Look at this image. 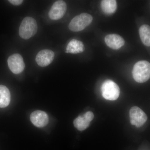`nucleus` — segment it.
Here are the masks:
<instances>
[{"mask_svg": "<svg viewBox=\"0 0 150 150\" xmlns=\"http://www.w3.org/2000/svg\"><path fill=\"white\" fill-rule=\"evenodd\" d=\"M55 54L49 49H43L39 51L36 56V63L41 67H46L52 63L54 60Z\"/></svg>", "mask_w": 150, "mask_h": 150, "instance_id": "obj_8", "label": "nucleus"}, {"mask_svg": "<svg viewBox=\"0 0 150 150\" xmlns=\"http://www.w3.org/2000/svg\"><path fill=\"white\" fill-rule=\"evenodd\" d=\"M38 25L35 19L31 17L25 18L22 21L19 34L21 38L28 39L34 36L37 33Z\"/></svg>", "mask_w": 150, "mask_h": 150, "instance_id": "obj_2", "label": "nucleus"}, {"mask_svg": "<svg viewBox=\"0 0 150 150\" xmlns=\"http://www.w3.org/2000/svg\"><path fill=\"white\" fill-rule=\"evenodd\" d=\"M90 122L84 116L79 115L75 119L74 122V126L79 131H83L87 129L89 126Z\"/></svg>", "mask_w": 150, "mask_h": 150, "instance_id": "obj_15", "label": "nucleus"}, {"mask_svg": "<svg viewBox=\"0 0 150 150\" xmlns=\"http://www.w3.org/2000/svg\"><path fill=\"white\" fill-rule=\"evenodd\" d=\"M8 1L12 4L15 6L20 5L23 2V1L22 0H9Z\"/></svg>", "mask_w": 150, "mask_h": 150, "instance_id": "obj_17", "label": "nucleus"}, {"mask_svg": "<svg viewBox=\"0 0 150 150\" xmlns=\"http://www.w3.org/2000/svg\"><path fill=\"white\" fill-rule=\"evenodd\" d=\"M30 120L34 126L42 128L47 125L49 118L46 112L41 110H36L30 114Z\"/></svg>", "mask_w": 150, "mask_h": 150, "instance_id": "obj_9", "label": "nucleus"}, {"mask_svg": "<svg viewBox=\"0 0 150 150\" xmlns=\"http://www.w3.org/2000/svg\"><path fill=\"white\" fill-rule=\"evenodd\" d=\"M93 17L87 13H82L73 18L69 24V28L73 32L83 30L91 23Z\"/></svg>", "mask_w": 150, "mask_h": 150, "instance_id": "obj_3", "label": "nucleus"}, {"mask_svg": "<svg viewBox=\"0 0 150 150\" xmlns=\"http://www.w3.org/2000/svg\"><path fill=\"white\" fill-rule=\"evenodd\" d=\"M139 33L142 43L145 46H150V26L143 25L140 28Z\"/></svg>", "mask_w": 150, "mask_h": 150, "instance_id": "obj_14", "label": "nucleus"}, {"mask_svg": "<svg viewBox=\"0 0 150 150\" xmlns=\"http://www.w3.org/2000/svg\"><path fill=\"white\" fill-rule=\"evenodd\" d=\"M101 91L103 97L108 100H116L120 95V88L118 85L110 80L105 81L103 83Z\"/></svg>", "mask_w": 150, "mask_h": 150, "instance_id": "obj_4", "label": "nucleus"}, {"mask_svg": "<svg viewBox=\"0 0 150 150\" xmlns=\"http://www.w3.org/2000/svg\"><path fill=\"white\" fill-rule=\"evenodd\" d=\"M133 76L137 82L143 83L150 78V64L146 61L137 62L133 68Z\"/></svg>", "mask_w": 150, "mask_h": 150, "instance_id": "obj_1", "label": "nucleus"}, {"mask_svg": "<svg viewBox=\"0 0 150 150\" xmlns=\"http://www.w3.org/2000/svg\"><path fill=\"white\" fill-rule=\"evenodd\" d=\"M67 10V5L64 1H57L51 7L48 16L51 20H58L64 16Z\"/></svg>", "mask_w": 150, "mask_h": 150, "instance_id": "obj_7", "label": "nucleus"}, {"mask_svg": "<svg viewBox=\"0 0 150 150\" xmlns=\"http://www.w3.org/2000/svg\"><path fill=\"white\" fill-rule=\"evenodd\" d=\"M130 122L131 125L140 128L147 120V116L144 111L137 106L131 108L129 112Z\"/></svg>", "mask_w": 150, "mask_h": 150, "instance_id": "obj_5", "label": "nucleus"}, {"mask_svg": "<svg viewBox=\"0 0 150 150\" xmlns=\"http://www.w3.org/2000/svg\"><path fill=\"white\" fill-rule=\"evenodd\" d=\"M100 7L104 13L111 14L117 9V2L115 0H103L101 1Z\"/></svg>", "mask_w": 150, "mask_h": 150, "instance_id": "obj_13", "label": "nucleus"}, {"mask_svg": "<svg viewBox=\"0 0 150 150\" xmlns=\"http://www.w3.org/2000/svg\"><path fill=\"white\" fill-rule=\"evenodd\" d=\"M83 115L90 122L93 119L94 114L91 111H88L84 113Z\"/></svg>", "mask_w": 150, "mask_h": 150, "instance_id": "obj_16", "label": "nucleus"}, {"mask_svg": "<svg viewBox=\"0 0 150 150\" xmlns=\"http://www.w3.org/2000/svg\"><path fill=\"white\" fill-rule=\"evenodd\" d=\"M8 64L11 71L16 74L21 73L25 67L23 58L18 54H14L9 57Z\"/></svg>", "mask_w": 150, "mask_h": 150, "instance_id": "obj_6", "label": "nucleus"}, {"mask_svg": "<svg viewBox=\"0 0 150 150\" xmlns=\"http://www.w3.org/2000/svg\"><path fill=\"white\" fill-rule=\"evenodd\" d=\"M11 100V93L6 86L0 85V108L8 106Z\"/></svg>", "mask_w": 150, "mask_h": 150, "instance_id": "obj_12", "label": "nucleus"}, {"mask_svg": "<svg viewBox=\"0 0 150 150\" xmlns=\"http://www.w3.org/2000/svg\"><path fill=\"white\" fill-rule=\"evenodd\" d=\"M66 50V53L77 54L83 52L85 48L83 43L81 41L74 39L68 43Z\"/></svg>", "mask_w": 150, "mask_h": 150, "instance_id": "obj_11", "label": "nucleus"}, {"mask_svg": "<svg viewBox=\"0 0 150 150\" xmlns=\"http://www.w3.org/2000/svg\"><path fill=\"white\" fill-rule=\"evenodd\" d=\"M105 41L109 48L118 50L125 44V40L122 37L118 34L108 35L105 37Z\"/></svg>", "mask_w": 150, "mask_h": 150, "instance_id": "obj_10", "label": "nucleus"}]
</instances>
